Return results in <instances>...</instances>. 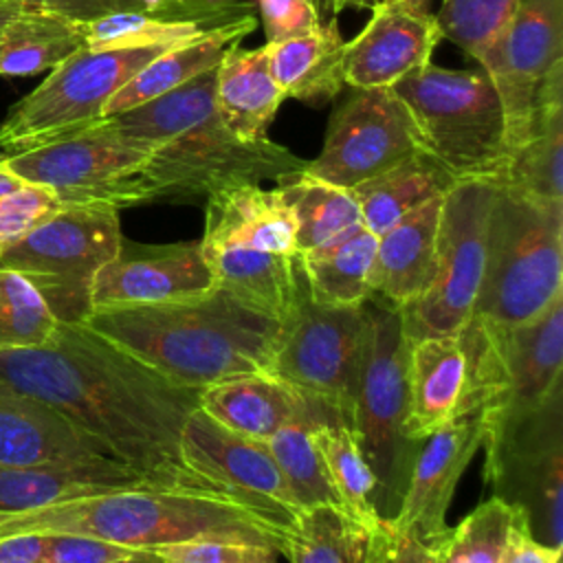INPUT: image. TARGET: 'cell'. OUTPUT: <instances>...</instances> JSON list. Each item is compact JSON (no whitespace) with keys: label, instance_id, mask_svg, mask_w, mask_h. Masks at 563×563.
I'll return each instance as SVG.
<instances>
[{"label":"cell","instance_id":"cell-58","mask_svg":"<svg viewBox=\"0 0 563 563\" xmlns=\"http://www.w3.org/2000/svg\"><path fill=\"white\" fill-rule=\"evenodd\" d=\"M0 2H9V0H0Z\"/></svg>","mask_w":563,"mask_h":563},{"label":"cell","instance_id":"cell-39","mask_svg":"<svg viewBox=\"0 0 563 563\" xmlns=\"http://www.w3.org/2000/svg\"><path fill=\"white\" fill-rule=\"evenodd\" d=\"M84 35V46L92 51L112 48H143V46H172L183 44L213 29L189 22H169L145 11H117L90 22L79 24ZM220 31V29H216Z\"/></svg>","mask_w":563,"mask_h":563},{"label":"cell","instance_id":"cell-56","mask_svg":"<svg viewBox=\"0 0 563 563\" xmlns=\"http://www.w3.org/2000/svg\"><path fill=\"white\" fill-rule=\"evenodd\" d=\"M402 2H411V4H420V7H427L429 0H402Z\"/></svg>","mask_w":563,"mask_h":563},{"label":"cell","instance_id":"cell-15","mask_svg":"<svg viewBox=\"0 0 563 563\" xmlns=\"http://www.w3.org/2000/svg\"><path fill=\"white\" fill-rule=\"evenodd\" d=\"M424 139L394 88L354 90L330 117L323 147L303 172L352 189L424 152Z\"/></svg>","mask_w":563,"mask_h":563},{"label":"cell","instance_id":"cell-51","mask_svg":"<svg viewBox=\"0 0 563 563\" xmlns=\"http://www.w3.org/2000/svg\"><path fill=\"white\" fill-rule=\"evenodd\" d=\"M44 532H15L0 537V563H44Z\"/></svg>","mask_w":563,"mask_h":563},{"label":"cell","instance_id":"cell-43","mask_svg":"<svg viewBox=\"0 0 563 563\" xmlns=\"http://www.w3.org/2000/svg\"><path fill=\"white\" fill-rule=\"evenodd\" d=\"M62 207L48 187L33 183L0 196V255Z\"/></svg>","mask_w":563,"mask_h":563},{"label":"cell","instance_id":"cell-13","mask_svg":"<svg viewBox=\"0 0 563 563\" xmlns=\"http://www.w3.org/2000/svg\"><path fill=\"white\" fill-rule=\"evenodd\" d=\"M365 301L358 306L314 301L299 268L297 303L282 325V336L268 365V374L321 400L347 427L365 350Z\"/></svg>","mask_w":563,"mask_h":563},{"label":"cell","instance_id":"cell-48","mask_svg":"<svg viewBox=\"0 0 563 563\" xmlns=\"http://www.w3.org/2000/svg\"><path fill=\"white\" fill-rule=\"evenodd\" d=\"M369 563H435V554L413 534L380 521L372 530Z\"/></svg>","mask_w":563,"mask_h":563},{"label":"cell","instance_id":"cell-18","mask_svg":"<svg viewBox=\"0 0 563 563\" xmlns=\"http://www.w3.org/2000/svg\"><path fill=\"white\" fill-rule=\"evenodd\" d=\"M484 438V409L471 407L424 438L411 464L409 482L391 526L427 545L446 532V510L455 486Z\"/></svg>","mask_w":563,"mask_h":563},{"label":"cell","instance_id":"cell-54","mask_svg":"<svg viewBox=\"0 0 563 563\" xmlns=\"http://www.w3.org/2000/svg\"><path fill=\"white\" fill-rule=\"evenodd\" d=\"M112 563H165V561L156 552H152V550H134L128 556L117 559Z\"/></svg>","mask_w":563,"mask_h":563},{"label":"cell","instance_id":"cell-32","mask_svg":"<svg viewBox=\"0 0 563 563\" xmlns=\"http://www.w3.org/2000/svg\"><path fill=\"white\" fill-rule=\"evenodd\" d=\"M457 180L449 167L424 150L350 191L356 198L363 227L383 235L420 205L444 196Z\"/></svg>","mask_w":563,"mask_h":563},{"label":"cell","instance_id":"cell-28","mask_svg":"<svg viewBox=\"0 0 563 563\" xmlns=\"http://www.w3.org/2000/svg\"><path fill=\"white\" fill-rule=\"evenodd\" d=\"M218 288L249 310L286 323L299 295L297 255H275L242 246L202 249Z\"/></svg>","mask_w":563,"mask_h":563},{"label":"cell","instance_id":"cell-33","mask_svg":"<svg viewBox=\"0 0 563 563\" xmlns=\"http://www.w3.org/2000/svg\"><path fill=\"white\" fill-rule=\"evenodd\" d=\"M378 235L363 222L343 231L334 240L299 253L308 292L325 306H358L372 295L369 273L374 264Z\"/></svg>","mask_w":563,"mask_h":563},{"label":"cell","instance_id":"cell-17","mask_svg":"<svg viewBox=\"0 0 563 563\" xmlns=\"http://www.w3.org/2000/svg\"><path fill=\"white\" fill-rule=\"evenodd\" d=\"M563 59V0H521L501 33L475 59L493 81L510 156L528 141L537 90Z\"/></svg>","mask_w":563,"mask_h":563},{"label":"cell","instance_id":"cell-12","mask_svg":"<svg viewBox=\"0 0 563 563\" xmlns=\"http://www.w3.org/2000/svg\"><path fill=\"white\" fill-rule=\"evenodd\" d=\"M165 48L169 46L112 51L81 46L9 110L0 123V150L15 154L97 123L112 95Z\"/></svg>","mask_w":563,"mask_h":563},{"label":"cell","instance_id":"cell-19","mask_svg":"<svg viewBox=\"0 0 563 563\" xmlns=\"http://www.w3.org/2000/svg\"><path fill=\"white\" fill-rule=\"evenodd\" d=\"M213 288L216 282L200 242L132 246V251L121 244L119 255L103 264L92 279L90 308L183 301Z\"/></svg>","mask_w":563,"mask_h":563},{"label":"cell","instance_id":"cell-1","mask_svg":"<svg viewBox=\"0 0 563 563\" xmlns=\"http://www.w3.org/2000/svg\"><path fill=\"white\" fill-rule=\"evenodd\" d=\"M0 380L55 407L119 462L216 495L183 466L178 451L200 389L163 378L86 323L57 321L44 345L0 350Z\"/></svg>","mask_w":563,"mask_h":563},{"label":"cell","instance_id":"cell-34","mask_svg":"<svg viewBox=\"0 0 563 563\" xmlns=\"http://www.w3.org/2000/svg\"><path fill=\"white\" fill-rule=\"evenodd\" d=\"M84 46L77 22L15 11L0 37V77H33L55 68Z\"/></svg>","mask_w":563,"mask_h":563},{"label":"cell","instance_id":"cell-30","mask_svg":"<svg viewBox=\"0 0 563 563\" xmlns=\"http://www.w3.org/2000/svg\"><path fill=\"white\" fill-rule=\"evenodd\" d=\"M255 26H257V18H246L238 24H231L220 31L207 33L202 37L165 48L112 95V99L106 103L103 117L143 106L191 81L194 77L216 68L222 62V57L233 46H240L242 40Z\"/></svg>","mask_w":563,"mask_h":563},{"label":"cell","instance_id":"cell-8","mask_svg":"<svg viewBox=\"0 0 563 563\" xmlns=\"http://www.w3.org/2000/svg\"><path fill=\"white\" fill-rule=\"evenodd\" d=\"M484 479L517 508L530 534L563 548V385L510 416L484 413Z\"/></svg>","mask_w":563,"mask_h":563},{"label":"cell","instance_id":"cell-50","mask_svg":"<svg viewBox=\"0 0 563 563\" xmlns=\"http://www.w3.org/2000/svg\"><path fill=\"white\" fill-rule=\"evenodd\" d=\"M561 552L563 548H554L537 541L530 534V528L523 515L517 508H512L499 563H561Z\"/></svg>","mask_w":563,"mask_h":563},{"label":"cell","instance_id":"cell-3","mask_svg":"<svg viewBox=\"0 0 563 563\" xmlns=\"http://www.w3.org/2000/svg\"><path fill=\"white\" fill-rule=\"evenodd\" d=\"M84 323L189 389L268 372L282 336V323L249 310L218 286L196 299L92 310Z\"/></svg>","mask_w":563,"mask_h":563},{"label":"cell","instance_id":"cell-31","mask_svg":"<svg viewBox=\"0 0 563 563\" xmlns=\"http://www.w3.org/2000/svg\"><path fill=\"white\" fill-rule=\"evenodd\" d=\"M266 48L273 77L286 97L308 106H325L345 86V40L341 37L336 18L321 22L306 35L266 44Z\"/></svg>","mask_w":563,"mask_h":563},{"label":"cell","instance_id":"cell-47","mask_svg":"<svg viewBox=\"0 0 563 563\" xmlns=\"http://www.w3.org/2000/svg\"><path fill=\"white\" fill-rule=\"evenodd\" d=\"M46 556L44 563H112L128 556L130 548L101 541L95 537L70 534V532H44Z\"/></svg>","mask_w":563,"mask_h":563},{"label":"cell","instance_id":"cell-20","mask_svg":"<svg viewBox=\"0 0 563 563\" xmlns=\"http://www.w3.org/2000/svg\"><path fill=\"white\" fill-rule=\"evenodd\" d=\"M365 26L345 42L343 79L354 90L391 88L427 66L442 40L438 20L427 7L402 0H378Z\"/></svg>","mask_w":563,"mask_h":563},{"label":"cell","instance_id":"cell-57","mask_svg":"<svg viewBox=\"0 0 563 563\" xmlns=\"http://www.w3.org/2000/svg\"><path fill=\"white\" fill-rule=\"evenodd\" d=\"M7 515H9V512H0V521H2Z\"/></svg>","mask_w":563,"mask_h":563},{"label":"cell","instance_id":"cell-22","mask_svg":"<svg viewBox=\"0 0 563 563\" xmlns=\"http://www.w3.org/2000/svg\"><path fill=\"white\" fill-rule=\"evenodd\" d=\"M132 488L183 490L165 477L108 457L24 468L0 466V512H24L81 497Z\"/></svg>","mask_w":563,"mask_h":563},{"label":"cell","instance_id":"cell-36","mask_svg":"<svg viewBox=\"0 0 563 563\" xmlns=\"http://www.w3.org/2000/svg\"><path fill=\"white\" fill-rule=\"evenodd\" d=\"M372 530L343 508L301 510L286 537L290 563H369Z\"/></svg>","mask_w":563,"mask_h":563},{"label":"cell","instance_id":"cell-14","mask_svg":"<svg viewBox=\"0 0 563 563\" xmlns=\"http://www.w3.org/2000/svg\"><path fill=\"white\" fill-rule=\"evenodd\" d=\"M495 180H457L442 196L438 224V268L433 284L400 308L409 343L424 336L455 334L471 317L479 292L486 255V227Z\"/></svg>","mask_w":563,"mask_h":563},{"label":"cell","instance_id":"cell-40","mask_svg":"<svg viewBox=\"0 0 563 563\" xmlns=\"http://www.w3.org/2000/svg\"><path fill=\"white\" fill-rule=\"evenodd\" d=\"M57 319L20 273L0 268V350L44 345Z\"/></svg>","mask_w":563,"mask_h":563},{"label":"cell","instance_id":"cell-2","mask_svg":"<svg viewBox=\"0 0 563 563\" xmlns=\"http://www.w3.org/2000/svg\"><path fill=\"white\" fill-rule=\"evenodd\" d=\"M218 68V66H216ZM216 68L132 110L103 121L152 145L145 165L147 202H200L216 191L282 180L306 167L288 147L235 136L216 103Z\"/></svg>","mask_w":563,"mask_h":563},{"label":"cell","instance_id":"cell-26","mask_svg":"<svg viewBox=\"0 0 563 563\" xmlns=\"http://www.w3.org/2000/svg\"><path fill=\"white\" fill-rule=\"evenodd\" d=\"M466 394V356L457 334L409 343L405 433L422 442L457 413Z\"/></svg>","mask_w":563,"mask_h":563},{"label":"cell","instance_id":"cell-4","mask_svg":"<svg viewBox=\"0 0 563 563\" xmlns=\"http://www.w3.org/2000/svg\"><path fill=\"white\" fill-rule=\"evenodd\" d=\"M15 532H70L130 550H156L185 541H242L286 554V532L218 495L174 488H132L24 512L0 521V537Z\"/></svg>","mask_w":563,"mask_h":563},{"label":"cell","instance_id":"cell-49","mask_svg":"<svg viewBox=\"0 0 563 563\" xmlns=\"http://www.w3.org/2000/svg\"><path fill=\"white\" fill-rule=\"evenodd\" d=\"M20 11L55 15L68 22H90L117 11H136L134 0H9Z\"/></svg>","mask_w":563,"mask_h":563},{"label":"cell","instance_id":"cell-45","mask_svg":"<svg viewBox=\"0 0 563 563\" xmlns=\"http://www.w3.org/2000/svg\"><path fill=\"white\" fill-rule=\"evenodd\" d=\"M156 552L165 563H277L279 550L242 541H185L161 545Z\"/></svg>","mask_w":563,"mask_h":563},{"label":"cell","instance_id":"cell-37","mask_svg":"<svg viewBox=\"0 0 563 563\" xmlns=\"http://www.w3.org/2000/svg\"><path fill=\"white\" fill-rule=\"evenodd\" d=\"M312 440L343 501V510L363 526L376 528L380 523L374 508L376 477L361 455L352 429L343 420L319 422L312 427Z\"/></svg>","mask_w":563,"mask_h":563},{"label":"cell","instance_id":"cell-25","mask_svg":"<svg viewBox=\"0 0 563 563\" xmlns=\"http://www.w3.org/2000/svg\"><path fill=\"white\" fill-rule=\"evenodd\" d=\"M442 196L420 205L378 235L369 273L372 297L405 308L429 290L438 268Z\"/></svg>","mask_w":563,"mask_h":563},{"label":"cell","instance_id":"cell-41","mask_svg":"<svg viewBox=\"0 0 563 563\" xmlns=\"http://www.w3.org/2000/svg\"><path fill=\"white\" fill-rule=\"evenodd\" d=\"M521 0H444L435 13L442 37L460 46L471 59L501 33Z\"/></svg>","mask_w":563,"mask_h":563},{"label":"cell","instance_id":"cell-23","mask_svg":"<svg viewBox=\"0 0 563 563\" xmlns=\"http://www.w3.org/2000/svg\"><path fill=\"white\" fill-rule=\"evenodd\" d=\"M117 460L55 407L0 380V466Z\"/></svg>","mask_w":563,"mask_h":563},{"label":"cell","instance_id":"cell-42","mask_svg":"<svg viewBox=\"0 0 563 563\" xmlns=\"http://www.w3.org/2000/svg\"><path fill=\"white\" fill-rule=\"evenodd\" d=\"M512 506L497 497L479 504L455 528H449V541L457 563H499Z\"/></svg>","mask_w":563,"mask_h":563},{"label":"cell","instance_id":"cell-27","mask_svg":"<svg viewBox=\"0 0 563 563\" xmlns=\"http://www.w3.org/2000/svg\"><path fill=\"white\" fill-rule=\"evenodd\" d=\"M497 183L532 200L563 202V59L543 77L534 99L532 132Z\"/></svg>","mask_w":563,"mask_h":563},{"label":"cell","instance_id":"cell-52","mask_svg":"<svg viewBox=\"0 0 563 563\" xmlns=\"http://www.w3.org/2000/svg\"><path fill=\"white\" fill-rule=\"evenodd\" d=\"M317 11H319V18H328V20H334L341 11H347V9H372L378 0H312Z\"/></svg>","mask_w":563,"mask_h":563},{"label":"cell","instance_id":"cell-9","mask_svg":"<svg viewBox=\"0 0 563 563\" xmlns=\"http://www.w3.org/2000/svg\"><path fill=\"white\" fill-rule=\"evenodd\" d=\"M455 334L466 356L462 411L521 413L563 385V295L523 323L495 328L466 319Z\"/></svg>","mask_w":563,"mask_h":563},{"label":"cell","instance_id":"cell-24","mask_svg":"<svg viewBox=\"0 0 563 563\" xmlns=\"http://www.w3.org/2000/svg\"><path fill=\"white\" fill-rule=\"evenodd\" d=\"M295 216L279 187L262 183L216 191L205 200L202 249L242 246L275 255H297Z\"/></svg>","mask_w":563,"mask_h":563},{"label":"cell","instance_id":"cell-55","mask_svg":"<svg viewBox=\"0 0 563 563\" xmlns=\"http://www.w3.org/2000/svg\"><path fill=\"white\" fill-rule=\"evenodd\" d=\"M15 11H18L15 4H11V2H0V37H2L4 26L9 24V20L15 15Z\"/></svg>","mask_w":563,"mask_h":563},{"label":"cell","instance_id":"cell-46","mask_svg":"<svg viewBox=\"0 0 563 563\" xmlns=\"http://www.w3.org/2000/svg\"><path fill=\"white\" fill-rule=\"evenodd\" d=\"M264 24L266 44H277L290 37L314 31L323 20L312 0H255Z\"/></svg>","mask_w":563,"mask_h":563},{"label":"cell","instance_id":"cell-35","mask_svg":"<svg viewBox=\"0 0 563 563\" xmlns=\"http://www.w3.org/2000/svg\"><path fill=\"white\" fill-rule=\"evenodd\" d=\"M292 216L297 255L312 251L361 222L356 198L350 189L325 183L303 169L277 180Z\"/></svg>","mask_w":563,"mask_h":563},{"label":"cell","instance_id":"cell-53","mask_svg":"<svg viewBox=\"0 0 563 563\" xmlns=\"http://www.w3.org/2000/svg\"><path fill=\"white\" fill-rule=\"evenodd\" d=\"M22 185V180L4 165V161L0 158V196H4V194H9V191H13V189H18Z\"/></svg>","mask_w":563,"mask_h":563},{"label":"cell","instance_id":"cell-38","mask_svg":"<svg viewBox=\"0 0 563 563\" xmlns=\"http://www.w3.org/2000/svg\"><path fill=\"white\" fill-rule=\"evenodd\" d=\"M314 424L282 427L266 444L299 510L317 506L343 508L325 462L312 440Z\"/></svg>","mask_w":563,"mask_h":563},{"label":"cell","instance_id":"cell-6","mask_svg":"<svg viewBox=\"0 0 563 563\" xmlns=\"http://www.w3.org/2000/svg\"><path fill=\"white\" fill-rule=\"evenodd\" d=\"M365 314V350L350 429L376 477V515L380 521L391 523L420 446V442L409 440L405 433L409 341L402 334L398 308L369 295Z\"/></svg>","mask_w":563,"mask_h":563},{"label":"cell","instance_id":"cell-21","mask_svg":"<svg viewBox=\"0 0 563 563\" xmlns=\"http://www.w3.org/2000/svg\"><path fill=\"white\" fill-rule=\"evenodd\" d=\"M198 407L218 424L262 442L288 424L341 420L328 405L268 372L240 374L207 385L198 394Z\"/></svg>","mask_w":563,"mask_h":563},{"label":"cell","instance_id":"cell-11","mask_svg":"<svg viewBox=\"0 0 563 563\" xmlns=\"http://www.w3.org/2000/svg\"><path fill=\"white\" fill-rule=\"evenodd\" d=\"M152 145L112 130L103 119L64 139L4 154L22 180L48 187L62 205L125 209L147 202L145 165Z\"/></svg>","mask_w":563,"mask_h":563},{"label":"cell","instance_id":"cell-10","mask_svg":"<svg viewBox=\"0 0 563 563\" xmlns=\"http://www.w3.org/2000/svg\"><path fill=\"white\" fill-rule=\"evenodd\" d=\"M119 209L64 205L0 255V268L33 284L57 321L84 323L97 271L121 251Z\"/></svg>","mask_w":563,"mask_h":563},{"label":"cell","instance_id":"cell-16","mask_svg":"<svg viewBox=\"0 0 563 563\" xmlns=\"http://www.w3.org/2000/svg\"><path fill=\"white\" fill-rule=\"evenodd\" d=\"M180 462L211 493L288 534L301 512L266 442L240 435L196 407L180 429Z\"/></svg>","mask_w":563,"mask_h":563},{"label":"cell","instance_id":"cell-5","mask_svg":"<svg viewBox=\"0 0 563 563\" xmlns=\"http://www.w3.org/2000/svg\"><path fill=\"white\" fill-rule=\"evenodd\" d=\"M563 295V202H541L495 183L484 275L471 317L508 328Z\"/></svg>","mask_w":563,"mask_h":563},{"label":"cell","instance_id":"cell-29","mask_svg":"<svg viewBox=\"0 0 563 563\" xmlns=\"http://www.w3.org/2000/svg\"><path fill=\"white\" fill-rule=\"evenodd\" d=\"M286 99L273 77L268 48L233 46L216 68V103L227 128L244 141L268 139V128Z\"/></svg>","mask_w":563,"mask_h":563},{"label":"cell","instance_id":"cell-44","mask_svg":"<svg viewBox=\"0 0 563 563\" xmlns=\"http://www.w3.org/2000/svg\"><path fill=\"white\" fill-rule=\"evenodd\" d=\"M145 11L169 22H189L205 29H224L255 18V4L246 0H134Z\"/></svg>","mask_w":563,"mask_h":563},{"label":"cell","instance_id":"cell-7","mask_svg":"<svg viewBox=\"0 0 563 563\" xmlns=\"http://www.w3.org/2000/svg\"><path fill=\"white\" fill-rule=\"evenodd\" d=\"M431 152L460 180H501L508 167L504 112L488 75L427 64L396 86Z\"/></svg>","mask_w":563,"mask_h":563}]
</instances>
